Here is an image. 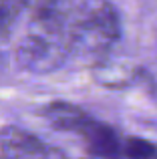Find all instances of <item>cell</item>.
Returning <instances> with one entry per match:
<instances>
[{"instance_id":"9c48e42d","label":"cell","mask_w":157,"mask_h":159,"mask_svg":"<svg viewBox=\"0 0 157 159\" xmlns=\"http://www.w3.org/2000/svg\"><path fill=\"white\" fill-rule=\"evenodd\" d=\"M69 6L67 0H28V12L34 10H52V8Z\"/></svg>"},{"instance_id":"7a4b0ae2","label":"cell","mask_w":157,"mask_h":159,"mask_svg":"<svg viewBox=\"0 0 157 159\" xmlns=\"http://www.w3.org/2000/svg\"><path fill=\"white\" fill-rule=\"evenodd\" d=\"M121 39V16L109 0H89L71 14L73 57L101 65Z\"/></svg>"},{"instance_id":"ba28073f","label":"cell","mask_w":157,"mask_h":159,"mask_svg":"<svg viewBox=\"0 0 157 159\" xmlns=\"http://www.w3.org/2000/svg\"><path fill=\"white\" fill-rule=\"evenodd\" d=\"M157 147L141 137H125V159H153Z\"/></svg>"},{"instance_id":"52a82bcc","label":"cell","mask_w":157,"mask_h":159,"mask_svg":"<svg viewBox=\"0 0 157 159\" xmlns=\"http://www.w3.org/2000/svg\"><path fill=\"white\" fill-rule=\"evenodd\" d=\"M95 79L99 85L111 87V89H121L133 81V70H129L125 65L111 62L109 58L103 61L101 65L95 66Z\"/></svg>"},{"instance_id":"3957f363","label":"cell","mask_w":157,"mask_h":159,"mask_svg":"<svg viewBox=\"0 0 157 159\" xmlns=\"http://www.w3.org/2000/svg\"><path fill=\"white\" fill-rule=\"evenodd\" d=\"M0 159H69L61 149L14 125L0 129Z\"/></svg>"},{"instance_id":"8992f818","label":"cell","mask_w":157,"mask_h":159,"mask_svg":"<svg viewBox=\"0 0 157 159\" xmlns=\"http://www.w3.org/2000/svg\"><path fill=\"white\" fill-rule=\"evenodd\" d=\"M24 10H28V0H0V48L12 36Z\"/></svg>"},{"instance_id":"6da1fadb","label":"cell","mask_w":157,"mask_h":159,"mask_svg":"<svg viewBox=\"0 0 157 159\" xmlns=\"http://www.w3.org/2000/svg\"><path fill=\"white\" fill-rule=\"evenodd\" d=\"M28 22L16 43V65L30 75L59 70L73 57L69 6L28 12Z\"/></svg>"},{"instance_id":"30bf717a","label":"cell","mask_w":157,"mask_h":159,"mask_svg":"<svg viewBox=\"0 0 157 159\" xmlns=\"http://www.w3.org/2000/svg\"><path fill=\"white\" fill-rule=\"evenodd\" d=\"M153 159H157V157H153Z\"/></svg>"},{"instance_id":"277c9868","label":"cell","mask_w":157,"mask_h":159,"mask_svg":"<svg viewBox=\"0 0 157 159\" xmlns=\"http://www.w3.org/2000/svg\"><path fill=\"white\" fill-rule=\"evenodd\" d=\"M75 135L85 143V147L93 157L125 159V137H121L111 125L101 123L95 117L87 115V119L78 125Z\"/></svg>"},{"instance_id":"5b68a950","label":"cell","mask_w":157,"mask_h":159,"mask_svg":"<svg viewBox=\"0 0 157 159\" xmlns=\"http://www.w3.org/2000/svg\"><path fill=\"white\" fill-rule=\"evenodd\" d=\"M87 115L89 113L85 109H81L78 105L69 101H51L40 109V117L51 127L59 129V131H69V133H75L78 125L87 119Z\"/></svg>"}]
</instances>
